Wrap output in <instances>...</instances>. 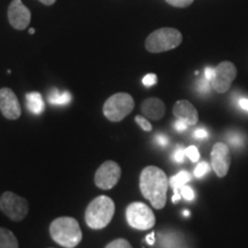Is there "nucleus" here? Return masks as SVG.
<instances>
[{
    "label": "nucleus",
    "instance_id": "nucleus-34",
    "mask_svg": "<svg viewBox=\"0 0 248 248\" xmlns=\"http://www.w3.org/2000/svg\"><path fill=\"white\" fill-rule=\"evenodd\" d=\"M146 241H147L148 245H154V243H155V234L154 233L148 234L147 237H146Z\"/></svg>",
    "mask_w": 248,
    "mask_h": 248
},
{
    "label": "nucleus",
    "instance_id": "nucleus-7",
    "mask_svg": "<svg viewBox=\"0 0 248 248\" xmlns=\"http://www.w3.org/2000/svg\"><path fill=\"white\" fill-rule=\"evenodd\" d=\"M0 209L12 221L20 222L29 213V203L24 198L13 192H5L0 197Z\"/></svg>",
    "mask_w": 248,
    "mask_h": 248
},
{
    "label": "nucleus",
    "instance_id": "nucleus-26",
    "mask_svg": "<svg viewBox=\"0 0 248 248\" xmlns=\"http://www.w3.org/2000/svg\"><path fill=\"white\" fill-rule=\"evenodd\" d=\"M185 156H186L185 150H183V148H178V150L176 151L175 153H173V155H172L173 160H175L176 162H178V163H182L183 161H184V157Z\"/></svg>",
    "mask_w": 248,
    "mask_h": 248
},
{
    "label": "nucleus",
    "instance_id": "nucleus-17",
    "mask_svg": "<svg viewBox=\"0 0 248 248\" xmlns=\"http://www.w3.org/2000/svg\"><path fill=\"white\" fill-rule=\"evenodd\" d=\"M71 100V94L67 91H59L57 89H53L51 91V93L48 94V101L51 102L52 105H67L69 104Z\"/></svg>",
    "mask_w": 248,
    "mask_h": 248
},
{
    "label": "nucleus",
    "instance_id": "nucleus-11",
    "mask_svg": "<svg viewBox=\"0 0 248 248\" xmlns=\"http://www.w3.org/2000/svg\"><path fill=\"white\" fill-rule=\"evenodd\" d=\"M212 168L218 177H225L231 164L230 150L224 142H217L212 150Z\"/></svg>",
    "mask_w": 248,
    "mask_h": 248
},
{
    "label": "nucleus",
    "instance_id": "nucleus-3",
    "mask_svg": "<svg viewBox=\"0 0 248 248\" xmlns=\"http://www.w3.org/2000/svg\"><path fill=\"white\" fill-rule=\"evenodd\" d=\"M115 203L107 195H99L89 203L85 210V222L93 230L106 228L113 219Z\"/></svg>",
    "mask_w": 248,
    "mask_h": 248
},
{
    "label": "nucleus",
    "instance_id": "nucleus-16",
    "mask_svg": "<svg viewBox=\"0 0 248 248\" xmlns=\"http://www.w3.org/2000/svg\"><path fill=\"white\" fill-rule=\"evenodd\" d=\"M0 248H18V241L11 230L0 228Z\"/></svg>",
    "mask_w": 248,
    "mask_h": 248
},
{
    "label": "nucleus",
    "instance_id": "nucleus-37",
    "mask_svg": "<svg viewBox=\"0 0 248 248\" xmlns=\"http://www.w3.org/2000/svg\"><path fill=\"white\" fill-rule=\"evenodd\" d=\"M29 33H35V29H30Z\"/></svg>",
    "mask_w": 248,
    "mask_h": 248
},
{
    "label": "nucleus",
    "instance_id": "nucleus-12",
    "mask_svg": "<svg viewBox=\"0 0 248 248\" xmlns=\"http://www.w3.org/2000/svg\"><path fill=\"white\" fill-rule=\"evenodd\" d=\"M0 111L7 120H17L21 116L22 108L13 90L0 89Z\"/></svg>",
    "mask_w": 248,
    "mask_h": 248
},
{
    "label": "nucleus",
    "instance_id": "nucleus-31",
    "mask_svg": "<svg viewBox=\"0 0 248 248\" xmlns=\"http://www.w3.org/2000/svg\"><path fill=\"white\" fill-rule=\"evenodd\" d=\"M209 80H207L204 78L203 80H201L200 82V90L201 92H208L209 91Z\"/></svg>",
    "mask_w": 248,
    "mask_h": 248
},
{
    "label": "nucleus",
    "instance_id": "nucleus-9",
    "mask_svg": "<svg viewBox=\"0 0 248 248\" xmlns=\"http://www.w3.org/2000/svg\"><path fill=\"white\" fill-rule=\"evenodd\" d=\"M121 167L115 161H106L99 167L94 175V183L101 190H110L121 178Z\"/></svg>",
    "mask_w": 248,
    "mask_h": 248
},
{
    "label": "nucleus",
    "instance_id": "nucleus-4",
    "mask_svg": "<svg viewBox=\"0 0 248 248\" xmlns=\"http://www.w3.org/2000/svg\"><path fill=\"white\" fill-rule=\"evenodd\" d=\"M183 42L181 31L175 28H160L145 40V47L151 53H162L178 47Z\"/></svg>",
    "mask_w": 248,
    "mask_h": 248
},
{
    "label": "nucleus",
    "instance_id": "nucleus-28",
    "mask_svg": "<svg viewBox=\"0 0 248 248\" xmlns=\"http://www.w3.org/2000/svg\"><path fill=\"white\" fill-rule=\"evenodd\" d=\"M193 137L197 139H206L208 138V132H207L204 129H198L194 131Z\"/></svg>",
    "mask_w": 248,
    "mask_h": 248
},
{
    "label": "nucleus",
    "instance_id": "nucleus-13",
    "mask_svg": "<svg viewBox=\"0 0 248 248\" xmlns=\"http://www.w3.org/2000/svg\"><path fill=\"white\" fill-rule=\"evenodd\" d=\"M172 113L176 119L185 122L188 126L194 125L199 121L197 108L187 100H178L176 102L175 106H173Z\"/></svg>",
    "mask_w": 248,
    "mask_h": 248
},
{
    "label": "nucleus",
    "instance_id": "nucleus-30",
    "mask_svg": "<svg viewBox=\"0 0 248 248\" xmlns=\"http://www.w3.org/2000/svg\"><path fill=\"white\" fill-rule=\"evenodd\" d=\"M214 76V68L212 67H207L206 69H204V78H206L207 80H212Z\"/></svg>",
    "mask_w": 248,
    "mask_h": 248
},
{
    "label": "nucleus",
    "instance_id": "nucleus-20",
    "mask_svg": "<svg viewBox=\"0 0 248 248\" xmlns=\"http://www.w3.org/2000/svg\"><path fill=\"white\" fill-rule=\"evenodd\" d=\"M105 248H132L131 244L125 239H116L110 241Z\"/></svg>",
    "mask_w": 248,
    "mask_h": 248
},
{
    "label": "nucleus",
    "instance_id": "nucleus-6",
    "mask_svg": "<svg viewBox=\"0 0 248 248\" xmlns=\"http://www.w3.org/2000/svg\"><path fill=\"white\" fill-rule=\"evenodd\" d=\"M125 217L129 225L136 230H150L155 225V215L147 204L132 202L126 207Z\"/></svg>",
    "mask_w": 248,
    "mask_h": 248
},
{
    "label": "nucleus",
    "instance_id": "nucleus-2",
    "mask_svg": "<svg viewBox=\"0 0 248 248\" xmlns=\"http://www.w3.org/2000/svg\"><path fill=\"white\" fill-rule=\"evenodd\" d=\"M49 234L55 243L64 248H75L82 241L79 223L73 217H59L49 225Z\"/></svg>",
    "mask_w": 248,
    "mask_h": 248
},
{
    "label": "nucleus",
    "instance_id": "nucleus-35",
    "mask_svg": "<svg viewBox=\"0 0 248 248\" xmlns=\"http://www.w3.org/2000/svg\"><path fill=\"white\" fill-rule=\"evenodd\" d=\"M40 2H42L43 5H46V6H52L53 4H55V1L57 0H39Z\"/></svg>",
    "mask_w": 248,
    "mask_h": 248
},
{
    "label": "nucleus",
    "instance_id": "nucleus-36",
    "mask_svg": "<svg viewBox=\"0 0 248 248\" xmlns=\"http://www.w3.org/2000/svg\"><path fill=\"white\" fill-rule=\"evenodd\" d=\"M230 140H231V142H233L234 145H237V144H239V142H240V138L238 137V136H237V137H235V138L230 137Z\"/></svg>",
    "mask_w": 248,
    "mask_h": 248
},
{
    "label": "nucleus",
    "instance_id": "nucleus-33",
    "mask_svg": "<svg viewBox=\"0 0 248 248\" xmlns=\"http://www.w3.org/2000/svg\"><path fill=\"white\" fill-rule=\"evenodd\" d=\"M182 198V194H181V191H173V197H172V202H177V201L181 200Z\"/></svg>",
    "mask_w": 248,
    "mask_h": 248
},
{
    "label": "nucleus",
    "instance_id": "nucleus-27",
    "mask_svg": "<svg viewBox=\"0 0 248 248\" xmlns=\"http://www.w3.org/2000/svg\"><path fill=\"white\" fill-rule=\"evenodd\" d=\"M173 128H175L176 131L183 132V131H185V130L188 128V125H187V124H186L185 122H183V121L177 120V121H176V122H175V124H173Z\"/></svg>",
    "mask_w": 248,
    "mask_h": 248
},
{
    "label": "nucleus",
    "instance_id": "nucleus-25",
    "mask_svg": "<svg viewBox=\"0 0 248 248\" xmlns=\"http://www.w3.org/2000/svg\"><path fill=\"white\" fill-rule=\"evenodd\" d=\"M156 80H157V77L155 74H148L142 78V84L145 86H152V85H155L156 84Z\"/></svg>",
    "mask_w": 248,
    "mask_h": 248
},
{
    "label": "nucleus",
    "instance_id": "nucleus-8",
    "mask_svg": "<svg viewBox=\"0 0 248 248\" xmlns=\"http://www.w3.org/2000/svg\"><path fill=\"white\" fill-rule=\"evenodd\" d=\"M237 77V68L230 61H223L214 68V76L210 85L217 93H225L231 88Z\"/></svg>",
    "mask_w": 248,
    "mask_h": 248
},
{
    "label": "nucleus",
    "instance_id": "nucleus-15",
    "mask_svg": "<svg viewBox=\"0 0 248 248\" xmlns=\"http://www.w3.org/2000/svg\"><path fill=\"white\" fill-rule=\"evenodd\" d=\"M27 107L32 114L39 115L45 109L43 97L39 92H30L27 94Z\"/></svg>",
    "mask_w": 248,
    "mask_h": 248
},
{
    "label": "nucleus",
    "instance_id": "nucleus-18",
    "mask_svg": "<svg viewBox=\"0 0 248 248\" xmlns=\"http://www.w3.org/2000/svg\"><path fill=\"white\" fill-rule=\"evenodd\" d=\"M191 173L183 170V171H179L177 175H175L169 179V186H171L173 191H179L182 186L186 185V183L191 181Z\"/></svg>",
    "mask_w": 248,
    "mask_h": 248
},
{
    "label": "nucleus",
    "instance_id": "nucleus-24",
    "mask_svg": "<svg viewBox=\"0 0 248 248\" xmlns=\"http://www.w3.org/2000/svg\"><path fill=\"white\" fill-rule=\"evenodd\" d=\"M136 122L138 123V125L140 126V128L144 130V131H146V132L152 131V124L148 122V121L145 119V117H142L140 115L136 116Z\"/></svg>",
    "mask_w": 248,
    "mask_h": 248
},
{
    "label": "nucleus",
    "instance_id": "nucleus-32",
    "mask_svg": "<svg viewBox=\"0 0 248 248\" xmlns=\"http://www.w3.org/2000/svg\"><path fill=\"white\" fill-rule=\"evenodd\" d=\"M239 106L243 108L244 110L248 111V99H240L239 100Z\"/></svg>",
    "mask_w": 248,
    "mask_h": 248
},
{
    "label": "nucleus",
    "instance_id": "nucleus-14",
    "mask_svg": "<svg viewBox=\"0 0 248 248\" xmlns=\"http://www.w3.org/2000/svg\"><path fill=\"white\" fill-rule=\"evenodd\" d=\"M140 109L145 116L154 121L161 120L166 114L164 102L160 100L159 98H148L146 100H144Z\"/></svg>",
    "mask_w": 248,
    "mask_h": 248
},
{
    "label": "nucleus",
    "instance_id": "nucleus-29",
    "mask_svg": "<svg viewBox=\"0 0 248 248\" xmlns=\"http://www.w3.org/2000/svg\"><path fill=\"white\" fill-rule=\"evenodd\" d=\"M155 140L159 142L161 146H166V145L168 144V138L164 135H157L156 137H155Z\"/></svg>",
    "mask_w": 248,
    "mask_h": 248
},
{
    "label": "nucleus",
    "instance_id": "nucleus-10",
    "mask_svg": "<svg viewBox=\"0 0 248 248\" xmlns=\"http://www.w3.org/2000/svg\"><path fill=\"white\" fill-rule=\"evenodd\" d=\"M7 16L9 24L16 30H24L30 24L31 12L23 5L22 0H13L8 6Z\"/></svg>",
    "mask_w": 248,
    "mask_h": 248
},
{
    "label": "nucleus",
    "instance_id": "nucleus-19",
    "mask_svg": "<svg viewBox=\"0 0 248 248\" xmlns=\"http://www.w3.org/2000/svg\"><path fill=\"white\" fill-rule=\"evenodd\" d=\"M209 170H210L209 164L207 162H204V161H202V162H200L199 164H198L197 168L194 169V176L197 178H201V177H203L207 172H209Z\"/></svg>",
    "mask_w": 248,
    "mask_h": 248
},
{
    "label": "nucleus",
    "instance_id": "nucleus-1",
    "mask_svg": "<svg viewBox=\"0 0 248 248\" xmlns=\"http://www.w3.org/2000/svg\"><path fill=\"white\" fill-rule=\"evenodd\" d=\"M139 187L144 198L150 201L155 209L164 208L169 179L162 169L155 166H148L142 169L139 178Z\"/></svg>",
    "mask_w": 248,
    "mask_h": 248
},
{
    "label": "nucleus",
    "instance_id": "nucleus-21",
    "mask_svg": "<svg viewBox=\"0 0 248 248\" xmlns=\"http://www.w3.org/2000/svg\"><path fill=\"white\" fill-rule=\"evenodd\" d=\"M185 154H186V156H187L188 159L192 161V162H198L200 159L199 151H198V148L195 146H190V147L186 148Z\"/></svg>",
    "mask_w": 248,
    "mask_h": 248
},
{
    "label": "nucleus",
    "instance_id": "nucleus-5",
    "mask_svg": "<svg viewBox=\"0 0 248 248\" xmlns=\"http://www.w3.org/2000/svg\"><path fill=\"white\" fill-rule=\"evenodd\" d=\"M135 108V100L131 94L119 92L113 94L104 104V115L111 122H120L128 116Z\"/></svg>",
    "mask_w": 248,
    "mask_h": 248
},
{
    "label": "nucleus",
    "instance_id": "nucleus-22",
    "mask_svg": "<svg viewBox=\"0 0 248 248\" xmlns=\"http://www.w3.org/2000/svg\"><path fill=\"white\" fill-rule=\"evenodd\" d=\"M169 5L177 8H185L193 4L194 0H166Z\"/></svg>",
    "mask_w": 248,
    "mask_h": 248
},
{
    "label": "nucleus",
    "instance_id": "nucleus-23",
    "mask_svg": "<svg viewBox=\"0 0 248 248\" xmlns=\"http://www.w3.org/2000/svg\"><path fill=\"white\" fill-rule=\"evenodd\" d=\"M181 194H182V198H184L185 200L187 201H191L194 199V191L192 190V188L190 187V186H182L181 187Z\"/></svg>",
    "mask_w": 248,
    "mask_h": 248
}]
</instances>
